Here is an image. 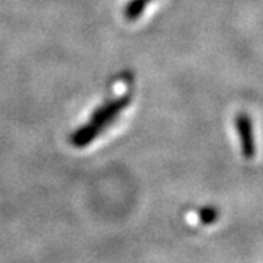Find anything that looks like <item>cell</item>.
I'll return each mask as SVG.
<instances>
[{"label": "cell", "instance_id": "1", "mask_svg": "<svg viewBox=\"0 0 263 263\" xmlns=\"http://www.w3.org/2000/svg\"><path fill=\"white\" fill-rule=\"evenodd\" d=\"M130 104V95L124 94L105 101L103 105L95 108L91 119L75 130L70 136V142L76 148H85L91 142H94L101 132H104L111 123L120 116L124 108H127Z\"/></svg>", "mask_w": 263, "mask_h": 263}, {"label": "cell", "instance_id": "2", "mask_svg": "<svg viewBox=\"0 0 263 263\" xmlns=\"http://www.w3.org/2000/svg\"><path fill=\"white\" fill-rule=\"evenodd\" d=\"M235 130L238 133V139L241 145V154L246 160H253L256 155V142L253 135V123L246 113H238L235 116Z\"/></svg>", "mask_w": 263, "mask_h": 263}, {"label": "cell", "instance_id": "3", "mask_svg": "<svg viewBox=\"0 0 263 263\" xmlns=\"http://www.w3.org/2000/svg\"><path fill=\"white\" fill-rule=\"evenodd\" d=\"M148 2L146 0H130L124 9V16L129 21H136L143 13Z\"/></svg>", "mask_w": 263, "mask_h": 263}, {"label": "cell", "instance_id": "4", "mask_svg": "<svg viewBox=\"0 0 263 263\" xmlns=\"http://www.w3.org/2000/svg\"><path fill=\"white\" fill-rule=\"evenodd\" d=\"M218 218H219V211L214 206H205L199 211V221L205 226L214 224Z\"/></svg>", "mask_w": 263, "mask_h": 263}, {"label": "cell", "instance_id": "5", "mask_svg": "<svg viewBox=\"0 0 263 263\" xmlns=\"http://www.w3.org/2000/svg\"><path fill=\"white\" fill-rule=\"evenodd\" d=\"M146 2H148V3H149V2H151V0H146Z\"/></svg>", "mask_w": 263, "mask_h": 263}]
</instances>
